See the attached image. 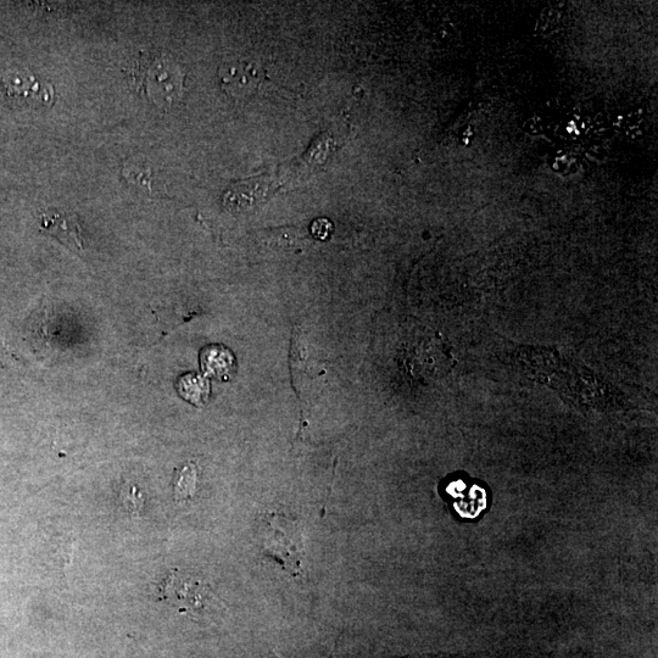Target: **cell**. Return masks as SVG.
I'll return each mask as SVG.
<instances>
[{
  "label": "cell",
  "mask_w": 658,
  "mask_h": 658,
  "mask_svg": "<svg viewBox=\"0 0 658 658\" xmlns=\"http://www.w3.org/2000/svg\"><path fill=\"white\" fill-rule=\"evenodd\" d=\"M0 87L7 92L8 96L25 98L37 96L42 99V102H48L49 93L39 91V83L31 76L18 74L0 76Z\"/></svg>",
  "instance_id": "obj_7"
},
{
  "label": "cell",
  "mask_w": 658,
  "mask_h": 658,
  "mask_svg": "<svg viewBox=\"0 0 658 658\" xmlns=\"http://www.w3.org/2000/svg\"><path fill=\"white\" fill-rule=\"evenodd\" d=\"M170 590V596H175L177 601L183 602L184 610L197 611L205 607L206 600L211 598L210 590L204 584L199 582H182V579L176 574L170 577V583L167 585Z\"/></svg>",
  "instance_id": "obj_6"
},
{
  "label": "cell",
  "mask_w": 658,
  "mask_h": 658,
  "mask_svg": "<svg viewBox=\"0 0 658 658\" xmlns=\"http://www.w3.org/2000/svg\"><path fill=\"white\" fill-rule=\"evenodd\" d=\"M178 393L184 400L195 406H203L209 399L210 386L208 379L197 375V373H188L178 381Z\"/></svg>",
  "instance_id": "obj_8"
},
{
  "label": "cell",
  "mask_w": 658,
  "mask_h": 658,
  "mask_svg": "<svg viewBox=\"0 0 658 658\" xmlns=\"http://www.w3.org/2000/svg\"><path fill=\"white\" fill-rule=\"evenodd\" d=\"M273 658H282V657L277 656V655H273Z\"/></svg>",
  "instance_id": "obj_12"
},
{
  "label": "cell",
  "mask_w": 658,
  "mask_h": 658,
  "mask_svg": "<svg viewBox=\"0 0 658 658\" xmlns=\"http://www.w3.org/2000/svg\"><path fill=\"white\" fill-rule=\"evenodd\" d=\"M262 522V555L277 562L289 576L300 577L305 552L298 524L277 512L267 513Z\"/></svg>",
  "instance_id": "obj_1"
},
{
  "label": "cell",
  "mask_w": 658,
  "mask_h": 658,
  "mask_svg": "<svg viewBox=\"0 0 658 658\" xmlns=\"http://www.w3.org/2000/svg\"><path fill=\"white\" fill-rule=\"evenodd\" d=\"M132 80L155 104L170 105L181 97L184 75L174 59L152 53L137 61Z\"/></svg>",
  "instance_id": "obj_2"
},
{
  "label": "cell",
  "mask_w": 658,
  "mask_h": 658,
  "mask_svg": "<svg viewBox=\"0 0 658 658\" xmlns=\"http://www.w3.org/2000/svg\"><path fill=\"white\" fill-rule=\"evenodd\" d=\"M223 91L233 99H245L258 93L264 72L253 61L234 60L219 69Z\"/></svg>",
  "instance_id": "obj_3"
},
{
  "label": "cell",
  "mask_w": 658,
  "mask_h": 658,
  "mask_svg": "<svg viewBox=\"0 0 658 658\" xmlns=\"http://www.w3.org/2000/svg\"><path fill=\"white\" fill-rule=\"evenodd\" d=\"M41 225L44 231L59 239L66 247L82 250L81 228L74 217L54 211L42 216Z\"/></svg>",
  "instance_id": "obj_4"
},
{
  "label": "cell",
  "mask_w": 658,
  "mask_h": 658,
  "mask_svg": "<svg viewBox=\"0 0 658 658\" xmlns=\"http://www.w3.org/2000/svg\"><path fill=\"white\" fill-rule=\"evenodd\" d=\"M200 364L206 376L227 381L236 371V360L230 350L211 345L200 354Z\"/></svg>",
  "instance_id": "obj_5"
},
{
  "label": "cell",
  "mask_w": 658,
  "mask_h": 658,
  "mask_svg": "<svg viewBox=\"0 0 658 658\" xmlns=\"http://www.w3.org/2000/svg\"><path fill=\"white\" fill-rule=\"evenodd\" d=\"M311 233L320 241H326L328 237H331L332 223L326 219L317 220L312 223Z\"/></svg>",
  "instance_id": "obj_11"
},
{
  "label": "cell",
  "mask_w": 658,
  "mask_h": 658,
  "mask_svg": "<svg viewBox=\"0 0 658 658\" xmlns=\"http://www.w3.org/2000/svg\"><path fill=\"white\" fill-rule=\"evenodd\" d=\"M121 495V499L124 500L126 509L131 513H136V515H138L143 507V498L142 494L138 492L137 488L132 487Z\"/></svg>",
  "instance_id": "obj_10"
},
{
  "label": "cell",
  "mask_w": 658,
  "mask_h": 658,
  "mask_svg": "<svg viewBox=\"0 0 658 658\" xmlns=\"http://www.w3.org/2000/svg\"><path fill=\"white\" fill-rule=\"evenodd\" d=\"M197 481V466L194 464L184 466L175 482L174 495L177 503L193 499L195 490H197Z\"/></svg>",
  "instance_id": "obj_9"
}]
</instances>
